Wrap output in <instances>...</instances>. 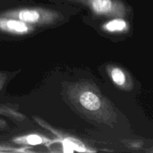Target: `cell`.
<instances>
[{"label":"cell","instance_id":"1","mask_svg":"<svg viewBox=\"0 0 153 153\" xmlns=\"http://www.w3.org/2000/svg\"><path fill=\"white\" fill-rule=\"evenodd\" d=\"M80 102L84 108L90 111H96L100 108V99L91 92H84L80 96Z\"/></svg>","mask_w":153,"mask_h":153},{"label":"cell","instance_id":"2","mask_svg":"<svg viewBox=\"0 0 153 153\" xmlns=\"http://www.w3.org/2000/svg\"><path fill=\"white\" fill-rule=\"evenodd\" d=\"M91 3L94 11L100 13L110 11L113 6L111 0H91Z\"/></svg>","mask_w":153,"mask_h":153},{"label":"cell","instance_id":"3","mask_svg":"<svg viewBox=\"0 0 153 153\" xmlns=\"http://www.w3.org/2000/svg\"><path fill=\"white\" fill-rule=\"evenodd\" d=\"M19 18L23 22H34L38 19L39 13L36 10H23L19 12Z\"/></svg>","mask_w":153,"mask_h":153},{"label":"cell","instance_id":"4","mask_svg":"<svg viewBox=\"0 0 153 153\" xmlns=\"http://www.w3.org/2000/svg\"><path fill=\"white\" fill-rule=\"evenodd\" d=\"M126 26V23L123 19H114L106 25V28L108 31H121L123 30Z\"/></svg>","mask_w":153,"mask_h":153},{"label":"cell","instance_id":"5","mask_svg":"<svg viewBox=\"0 0 153 153\" xmlns=\"http://www.w3.org/2000/svg\"><path fill=\"white\" fill-rule=\"evenodd\" d=\"M6 26L11 30L19 31V32H23L27 31L28 28L25 24L22 22L16 20H8L6 22Z\"/></svg>","mask_w":153,"mask_h":153},{"label":"cell","instance_id":"6","mask_svg":"<svg viewBox=\"0 0 153 153\" xmlns=\"http://www.w3.org/2000/svg\"><path fill=\"white\" fill-rule=\"evenodd\" d=\"M111 76L114 82L118 85H123L125 83L126 77L124 73H123L122 70L118 68H115L112 70Z\"/></svg>","mask_w":153,"mask_h":153},{"label":"cell","instance_id":"7","mask_svg":"<svg viewBox=\"0 0 153 153\" xmlns=\"http://www.w3.org/2000/svg\"><path fill=\"white\" fill-rule=\"evenodd\" d=\"M27 142L31 145H37L42 143V139L39 136L35 135V134H31L28 137Z\"/></svg>","mask_w":153,"mask_h":153}]
</instances>
